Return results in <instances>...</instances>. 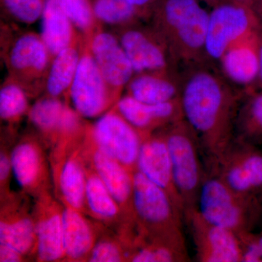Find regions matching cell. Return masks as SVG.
<instances>
[{
	"label": "cell",
	"instance_id": "12",
	"mask_svg": "<svg viewBox=\"0 0 262 262\" xmlns=\"http://www.w3.org/2000/svg\"><path fill=\"white\" fill-rule=\"evenodd\" d=\"M142 134L115 108L103 114L92 128L97 149L120 162L126 168H136L143 141Z\"/></svg>",
	"mask_w": 262,
	"mask_h": 262
},
{
	"label": "cell",
	"instance_id": "29",
	"mask_svg": "<svg viewBox=\"0 0 262 262\" xmlns=\"http://www.w3.org/2000/svg\"><path fill=\"white\" fill-rule=\"evenodd\" d=\"M85 202L90 210L100 218L112 219L118 213L119 205L96 173L87 178Z\"/></svg>",
	"mask_w": 262,
	"mask_h": 262
},
{
	"label": "cell",
	"instance_id": "6",
	"mask_svg": "<svg viewBox=\"0 0 262 262\" xmlns=\"http://www.w3.org/2000/svg\"><path fill=\"white\" fill-rule=\"evenodd\" d=\"M262 31L259 15L249 7L232 0H224L209 13L206 39L208 63L218 65L224 53L234 43Z\"/></svg>",
	"mask_w": 262,
	"mask_h": 262
},
{
	"label": "cell",
	"instance_id": "8",
	"mask_svg": "<svg viewBox=\"0 0 262 262\" xmlns=\"http://www.w3.org/2000/svg\"><path fill=\"white\" fill-rule=\"evenodd\" d=\"M212 173L234 192L257 196L262 190V151L254 144L235 139Z\"/></svg>",
	"mask_w": 262,
	"mask_h": 262
},
{
	"label": "cell",
	"instance_id": "40",
	"mask_svg": "<svg viewBox=\"0 0 262 262\" xmlns=\"http://www.w3.org/2000/svg\"><path fill=\"white\" fill-rule=\"evenodd\" d=\"M259 58H260L259 73H258L257 84H256V89H261L262 90V32L261 34V37H260Z\"/></svg>",
	"mask_w": 262,
	"mask_h": 262
},
{
	"label": "cell",
	"instance_id": "10",
	"mask_svg": "<svg viewBox=\"0 0 262 262\" xmlns=\"http://www.w3.org/2000/svg\"><path fill=\"white\" fill-rule=\"evenodd\" d=\"M90 39L84 37L82 55L70 96L74 110L80 116L95 118L101 116L115 101L95 61Z\"/></svg>",
	"mask_w": 262,
	"mask_h": 262
},
{
	"label": "cell",
	"instance_id": "39",
	"mask_svg": "<svg viewBox=\"0 0 262 262\" xmlns=\"http://www.w3.org/2000/svg\"><path fill=\"white\" fill-rule=\"evenodd\" d=\"M236 3L246 5L252 8L261 18L262 20V0H232Z\"/></svg>",
	"mask_w": 262,
	"mask_h": 262
},
{
	"label": "cell",
	"instance_id": "27",
	"mask_svg": "<svg viewBox=\"0 0 262 262\" xmlns=\"http://www.w3.org/2000/svg\"><path fill=\"white\" fill-rule=\"evenodd\" d=\"M86 183L83 169L75 159L66 162L60 174V189L69 207L80 211L85 202Z\"/></svg>",
	"mask_w": 262,
	"mask_h": 262
},
{
	"label": "cell",
	"instance_id": "21",
	"mask_svg": "<svg viewBox=\"0 0 262 262\" xmlns=\"http://www.w3.org/2000/svg\"><path fill=\"white\" fill-rule=\"evenodd\" d=\"M96 173L119 206L133 203V175L129 169L112 157L96 149L93 157Z\"/></svg>",
	"mask_w": 262,
	"mask_h": 262
},
{
	"label": "cell",
	"instance_id": "30",
	"mask_svg": "<svg viewBox=\"0 0 262 262\" xmlns=\"http://www.w3.org/2000/svg\"><path fill=\"white\" fill-rule=\"evenodd\" d=\"M28 95L21 85L8 78L0 90V116L12 122L18 120L28 110Z\"/></svg>",
	"mask_w": 262,
	"mask_h": 262
},
{
	"label": "cell",
	"instance_id": "9",
	"mask_svg": "<svg viewBox=\"0 0 262 262\" xmlns=\"http://www.w3.org/2000/svg\"><path fill=\"white\" fill-rule=\"evenodd\" d=\"M116 30L136 74L173 69L181 70L166 42L151 24L144 25L141 21Z\"/></svg>",
	"mask_w": 262,
	"mask_h": 262
},
{
	"label": "cell",
	"instance_id": "18",
	"mask_svg": "<svg viewBox=\"0 0 262 262\" xmlns=\"http://www.w3.org/2000/svg\"><path fill=\"white\" fill-rule=\"evenodd\" d=\"M79 116L75 110L60 98L46 96L39 100L29 112V120L38 130L48 134H69L79 126Z\"/></svg>",
	"mask_w": 262,
	"mask_h": 262
},
{
	"label": "cell",
	"instance_id": "33",
	"mask_svg": "<svg viewBox=\"0 0 262 262\" xmlns=\"http://www.w3.org/2000/svg\"><path fill=\"white\" fill-rule=\"evenodd\" d=\"M187 253L160 241H156L151 246L141 248L131 258V261L134 262L187 261Z\"/></svg>",
	"mask_w": 262,
	"mask_h": 262
},
{
	"label": "cell",
	"instance_id": "2",
	"mask_svg": "<svg viewBox=\"0 0 262 262\" xmlns=\"http://www.w3.org/2000/svg\"><path fill=\"white\" fill-rule=\"evenodd\" d=\"M208 18L209 13L199 0H160L149 24L166 42L179 68L184 70L210 63L206 55Z\"/></svg>",
	"mask_w": 262,
	"mask_h": 262
},
{
	"label": "cell",
	"instance_id": "20",
	"mask_svg": "<svg viewBox=\"0 0 262 262\" xmlns=\"http://www.w3.org/2000/svg\"><path fill=\"white\" fill-rule=\"evenodd\" d=\"M40 19V35L53 58L70 46L80 33L66 14L58 0H45Z\"/></svg>",
	"mask_w": 262,
	"mask_h": 262
},
{
	"label": "cell",
	"instance_id": "35",
	"mask_svg": "<svg viewBox=\"0 0 262 262\" xmlns=\"http://www.w3.org/2000/svg\"><path fill=\"white\" fill-rule=\"evenodd\" d=\"M122 255L116 245L108 241H102L95 245L91 251L89 261L91 262L121 261Z\"/></svg>",
	"mask_w": 262,
	"mask_h": 262
},
{
	"label": "cell",
	"instance_id": "13",
	"mask_svg": "<svg viewBox=\"0 0 262 262\" xmlns=\"http://www.w3.org/2000/svg\"><path fill=\"white\" fill-rule=\"evenodd\" d=\"M90 47L114 99L118 101L136 73L117 34L99 28L90 39Z\"/></svg>",
	"mask_w": 262,
	"mask_h": 262
},
{
	"label": "cell",
	"instance_id": "37",
	"mask_svg": "<svg viewBox=\"0 0 262 262\" xmlns=\"http://www.w3.org/2000/svg\"><path fill=\"white\" fill-rule=\"evenodd\" d=\"M22 256L18 251L13 248L0 245V261L18 262L21 261Z\"/></svg>",
	"mask_w": 262,
	"mask_h": 262
},
{
	"label": "cell",
	"instance_id": "16",
	"mask_svg": "<svg viewBox=\"0 0 262 262\" xmlns=\"http://www.w3.org/2000/svg\"><path fill=\"white\" fill-rule=\"evenodd\" d=\"M115 108L142 135L184 118L180 97L168 102L150 104L125 95L117 101Z\"/></svg>",
	"mask_w": 262,
	"mask_h": 262
},
{
	"label": "cell",
	"instance_id": "42",
	"mask_svg": "<svg viewBox=\"0 0 262 262\" xmlns=\"http://www.w3.org/2000/svg\"><path fill=\"white\" fill-rule=\"evenodd\" d=\"M258 200H259L260 203H261V206H262V190L261 192H259V194H258Z\"/></svg>",
	"mask_w": 262,
	"mask_h": 262
},
{
	"label": "cell",
	"instance_id": "41",
	"mask_svg": "<svg viewBox=\"0 0 262 262\" xmlns=\"http://www.w3.org/2000/svg\"><path fill=\"white\" fill-rule=\"evenodd\" d=\"M203 1L206 2L208 5L213 7L215 5L219 4L221 2L224 1V0H203Z\"/></svg>",
	"mask_w": 262,
	"mask_h": 262
},
{
	"label": "cell",
	"instance_id": "11",
	"mask_svg": "<svg viewBox=\"0 0 262 262\" xmlns=\"http://www.w3.org/2000/svg\"><path fill=\"white\" fill-rule=\"evenodd\" d=\"M184 222L192 234L198 261H242L241 241L235 232L207 222L198 208L186 212Z\"/></svg>",
	"mask_w": 262,
	"mask_h": 262
},
{
	"label": "cell",
	"instance_id": "36",
	"mask_svg": "<svg viewBox=\"0 0 262 262\" xmlns=\"http://www.w3.org/2000/svg\"><path fill=\"white\" fill-rule=\"evenodd\" d=\"M144 21H149L160 0H127Z\"/></svg>",
	"mask_w": 262,
	"mask_h": 262
},
{
	"label": "cell",
	"instance_id": "17",
	"mask_svg": "<svg viewBox=\"0 0 262 262\" xmlns=\"http://www.w3.org/2000/svg\"><path fill=\"white\" fill-rule=\"evenodd\" d=\"M127 95L141 102L155 104L180 97L182 71L173 69L136 73L127 84Z\"/></svg>",
	"mask_w": 262,
	"mask_h": 262
},
{
	"label": "cell",
	"instance_id": "32",
	"mask_svg": "<svg viewBox=\"0 0 262 262\" xmlns=\"http://www.w3.org/2000/svg\"><path fill=\"white\" fill-rule=\"evenodd\" d=\"M45 0H1L5 14L18 23L32 24L41 18Z\"/></svg>",
	"mask_w": 262,
	"mask_h": 262
},
{
	"label": "cell",
	"instance_id": "7",
	"mask_svg": "<svg viewBox=\"0 0 262 262\" xmlns=\"http://www.w3.org/2000/svg\"><path fill=\"white\" fill-rule=\"evenodd\" d=\"M4 59L8 78L27 92L45 88L53 57L40 34L27 32L15 36L8 45Z\"/></svg>",
	"mask_w": 262,
	"mask_h": 262
},
{
	"label": "cell",
	"instance_id": "22",
	"mask_svg": "<svg viewBox=\"0 0 262 262\" xmlns=\"http://www.w3.org/2000/svg\"><path fill=\"white\" fill-rule=\"evenodd\" d=\"M234 138L262 144V90H246L236 116Z\"/></svg>",
	"mask_w": 262,
	"mask_h": 262
},
{
	"label": "cell",
	"instance_id": "38",
	"mask_svg": "<svg viewBox=\"0 0 262 262\" xmlns=\"http://www.w3.org/2000/svg\"><path fill=\"white\" fill-rule=\"evenodd\" d=\"M11 170L10 158L5 154H2L1 158H0V178H1L2 182H5L8 178Z\"/></svg>",
	"mask_w": 262,
	"mask_h": 262
},
{
	"label": "cell",
	"instance_id": "31",
	"mask_svg": "<svg viewBox=\"0 0 262 262\" xmlns=\"http://www.w3.org/2000/svg\"><path fill=\"white\" fill-rule=\"evenodd\" d=\"M76 29L84 37H91L101 24L96 20L92 0H58Z\"/></svg>",
	"mask_w": 262,
	"mask_h": 262
},
{
	"label": "cell",
	"instance_id": "34",
	"mask_svg": "<svg viewBox=\"0 0 262 262\" xmlns=\"http://www.w3.org/2000/svg\"><path fill=\"white\" fill-rule=\"evenodd\" d=\"M242 248L243 262H262V232H252L238 235Z\"/></svg>",
	"mask_w": 262,
	"mask_h": 262
},
{
	"label": "cell",
	"instance_id": "5",
	"mask_svg": "<svg viewBox=\"0 0 262 262\" xmlns=\"http://www.w3.org/2000/svg\"><path fill=\"white\" fill-rule=\"evenodd\" d=\"M163 136L171 161L174 183L185 213L198 208L200 191L206 177L201 145L195 133L184 118L166 126Z\"/></svg>",
	"mask_w": 262,
	"mask_h": 262
},
{
	"label": "cell",
	"instance_id": "3",
	"mask_svg": "<svg viewBox=\"0 0 262 262\" xmlns=\"http://www.w3.org/2000/svg\"><path fill=\"white\" fill-rule=\"evenodd\" d=\"M261 209L258 196L234 192L216 174L206 170L200 191L198 211L207 222L239 235L252 231Z\"/></svg>",
	"mask_w": 262,
	"mask_h": 262
},
{
	"label": "cell",
	"instance_id": "1",
	"mask_svg": "<svg viewBox=\"0 0 262 262\" xmlns=\"http://www.w3.org/2000/svg\"><path fill=\"white\" fill-rule=\"evenodd\" d=\"M246 91L210 63L182 70L183 117L195 133L208 171L214 170L234 140L236 116Z\"/></svg>",
	"mask_w": 262,
	"mask_h": 262
},
{
	"label": "cell",
	"instance_id": "24",
	"mask_svg": "<svg viewBox=\"0 0 262 262\" xmlns=\"http://www.w3.org/2000/svg\"><path fill=\"white\" fill-rule=\"evenodd\" d=\"M38 258L42 261H56L64 257L61 213H53L37 225Z\"/></svg>",
	"mask_w": 262,
	"mask_h": 262
},
{
	"label": "cell",
	"instance_id": "25",
	"mask_svg": "<svg viewBox=\"0 0 262 262\" xmlns=\"http://www.w3.org/2000/svg\"><path fill=\"white\" fill-rule=\"evenodd\" d=\"M12 171L19 185L24 189L37 182L42 170V160L37 146L22 143L13 149L10 157Z\"/></svg>",
	"mask_w": 262,
	"mask_h": 262
},
{
	"label": "cell",
	"instance_id": "19",
	"mask_svg": "<svg viewBox=\"0 0 262 262\" xmlns=\"http://www.w3.org/2000/svg\"><path fill=\"white\" fill-rule=\"evenodd\" d=\"M84 36L81 33L70 46L53 58L50 67L45 89L48 96L61 98L68 94L75 78L83 46Z\"/></svg>",
	"mask_w": 262,
	"mask_h": 262
},
{
	"label": "cell",
	"instance_id": "26",
	"mask_svg": "<svg viewBox=\"0 0 262 262\" xmlns=\"http://www.w3.org/2000/svg\"><path fill=\"white\" fill-rule=\"evenodd\" d=\"M93 10L100 24L122 28L144 21L127 0H92Z\"/></svg>",
	"mask_w": 262,
	"mask_h": 262
},
{
	"label": "cell",
	"instance_id": "23",
	"mask_svg": "<svg viewBox=\"0 0 262 262\" xmlns=\"http://www.w3.org/2000/svg\"><path fill=\"white\" fill-rule=\"evenodd\" d=\"M65 255L71 259H79L94 248V236L88 222L79 211L67 207L61 213Z\"/></svg>",
	"mask_w": 262,
	"mask_h": 262
},
{
	"label": "cell",
	"instance_id": "14",
	"mask_svg": "<svg viewBox=\"0 0 262 262\" xmlns=\"http://www.w3.org/2000/svg\"><path fill=\"white\" fill-rule=\"evenodd\" d=\"M262 31L250 34L230 46L220 58L221 73L234 86L256 89L259 73V44Z\"/></svg>",
	"mask_w": 262,
	"mask_h": 262
},
{
	"label": "cell",
	"instance_id": "4",
	"mask_svg": "<svg viewBox=\"0 0 262 262\" xmlns=\"http://www.w3.org/2000/svg\"><path fill=\"white\" fill-rule=\"evenodd\" d=\"M133 208L139 220L165 243L185 253L184 214L168 193L136 170L133 173Z\"/></svg>",
	"mask_w": 262,
	"mask_h": 262
},
{
	"label": "cell",
	"instance_id": "28",
	"mask_svg": "<svg viewBox=\"0 0 262 262\" xmlns=\"http://www.w3.org/2000/svg\"><path fill=\"white\" fill-rule=\"evenodd\" d=\"M37 243V226L27 217L12 222H1L0 245L8 246L24 255Z\"/></svg>",
	"mask_w": 262,
	"mask_h": 262
},
{
	"label": "cell",
	"instance_id": "15",
	"mask_svg": "<svg viewBox=\"0 0 262 262\" xmlns=\"http://www.w3.org/2000/svg\"><path fill=\"white\" fill-rule=\"evenodd\" d=\"M136 170L164 189L184 214V206L174 183L171 161L163 134L143 141Z\"/></svg>",
	"mask_w": 262,
	"mask_h": 262
}]
</instances>
